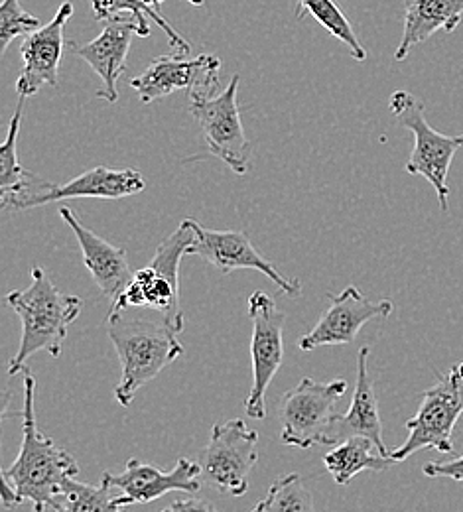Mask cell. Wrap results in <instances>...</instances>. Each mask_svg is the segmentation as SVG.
Masks as SVG:
<instances>
[{
	"label": "cell",
	"mask_w": 463,
	"mask_h": 512,
	"mask_svg": "<svg viewBox=\"0 0 463 512\" xmlns=\"http://www.w3.org/2000/svg\"><path fill=\"white\" fill-rule=\"evenodd\" d=\"M367 359H369V347H361L357 355V383L353 390V400H351L349 412L335 418L331 442L339 444L351 436H365L377 446L381 455L391 457V451L383 442V422L379 414L375 386L369 377Z\"/></svg>",
	"instance_id": "d6986e66"
},
{
	"label": "cell",
	"mask_w": 463,
	"mask_h": 512,
	"mask_svg": "<svg viewBox=\"0 0 463 512\" xmlns=\"http://www.w3.org/2000/svg\"><path fill=\"white\" fill-rule=\"evenodd\" d=\"M196 225L198 239L190 249V255L201 256L205 262L215 266L221 274H229L233 270L249 268L263 272L268 280H272L284 294L300 296L302 284L296 278H286L268 258L261 255L251 243L245 231H213L203 225Z\"/></svg>",
	"instance_id": "7c38bea8"
},
{
	"label": "cell",
	"mask_w": 463,
	"mask_h": 512,
	"mask_svg": "<svg viewBox=\"0 0 463 512\" xmlns=\"http://www.w3.org/2000/svg\"><path fill=\"white\" fill-rule=\"evenodd\" d=\"M160 512H217V509L205 501V499H180V501H174L170 503L168 509Z\"/></svg>",
	"instance_id": "f1b7e54d"
},
{
	"label": "cell",
	"mask_w": 463,
	"mask_h": 512,
	"mask_svg": "<svg viewBox=\"0 0 463 512\" xmlns=\"http://www.w3.org/2000/svg\"><path fill=\"white\" fill-rule=\"evenodd\" d=\"M328 298V312L310 333L298 341L302 351H314L316 347L328 345H349L355 341L367 321L389 318L395 308L391 300H369L355 286H347L341 294H328Z\"/></svg>",
	"instance_id": "5bb4252c"
},
{
	"label": "cell",
	"mask_w": 463,
	"mask_h": 512,
	"mask_svg": "<svg viewBox=\"0 0 463 512\" xmlns=\"http://www.w3.org/2000/svg\"><path fill=\"white\" fill-rule=\"evenodd\" d=\"M221 62L215 56L203 54L194 60L186 56H160L131 79V87L138 93L142 103L164 99L176 91L192 93H215L217 73Z\"/></svg>",
	"instance_id": "4fadbf2b"
},
{
	"label": "cell",
	"mask_w": 463,
	"mask_h": 512,
	"mask_svg": "<svg viewBox=\"0 0 463 512\" xmlns=\"http://www.w3.org/2000/svg\"><path fill=\"white\" fill-rule=\"evenodd\" d=\"M101 483L121 489V495L115 497V503L125 509L131 505L152 503L172 491L198 493L201 489V465L199 461L182 457L178 459L176 467L164 471L131 457L123 473L115 475L111 471H105L101 475Z\"/></svg>",
	"instance_id": "8fae6325"
},
{
	"label": "cell",
	"mask_w": 463,
	"mask_h": 512,
	"mask_svg": "<svg viewBox=\"0 0 463 512\" xmlns=\"http://www.w3.org/2000/svg\"><path fill=\"white\" fill-rule=\"evenodd\" d=\"M111 487L101 483L99 487L69 479L64 487V497L58 512H125L109 495Z\"/></svg>",
	"instance_id": "484cf974"
},
{
	"label": "cell",
	"mask_w": 463,
	"mask_h": 512,
	"mask_svg": "<svg viewBox=\"0 0 463 512\" xmlns=\"http://www.w3.org/2000/svg\"><path fill=\"white\" fill-rule=\"evenodd\" d=\"M306 14H310L333 38L341 40L355 62L363 64L367 60V50L359 42L343 10L333 0H296V18L302 20Z\"/></svg>",
	"instance_id": "cb8c5ba5"
},
{
	"label": "cell",
	"mask_w": 463,
	"mask_h": 512,
	"mask_svg": "<svg viewBox=\"0 0 463 512\" xmlns=\"http://www.w3.org/2000/svg\"><path fill=\"white\" fill-rule=\"evenodd\" d=\"M107 335L121 359V383L115 398L123 408L133 404L136 392L156 379L168 365L184 355L178 331L160 318H131L109 314Z\"/></svg>",
	"instance_id": "3957f363"
},
{
	"label": "cell",
	"mask_w": 463,
	"mask_h": 512,
	"mask_svg": "<svg viewBox=\"0 0 463 512\" xmlns=\"http://www.w3.org/2000/svg\"><path fill=\"white\" fill-rule=\"evenodd\" d=\"M60 217L75 233V239L83 253V262L95 286L111 304H115L123 294V290L127 288L129 280L133 278L127 251L107 243L105 239L89 231L85 225H81L69 207L60 209Z\"/></svg>",
	"instance_id": "e0dca14e"
},
{
	"label": "cell",
	"mask_w": 463,
	"mask_h": 512,
	"mask_svg": "<svg viewBox=\"0 0 463 512\" xmlns=\"http://www.w3.org/2000/svg\"><path fill=\"white\" fill-rule=\"evenodd\" d=\"M24 410H22V446L14 463L2 471V505L14 509L20 503H32L34 512L60 511L64 487L79 473L75 457L42 434L36 424V379L24 369Z\"/></svg>",
	"instance_id": "6da1fadb"
},
{
	"label": "cell",
	"mask_w": 463,
	"mask_h": 512,
	"mask_svg": "<svg viewBox=\"0 0 463 512\" xmlns=\"http://www.w3.org/2000/svg\"><path fill=\"white\" fill-rule=\"evenodd\" d=\"M91 8L95 14V20L105 22L117 14H131L142 30V38L150 36V26H148V18H152L168 36L170 46L174 48V54L178 56H188L192 52V46L188 40H184L170 24L166 18H162L160 10L152 8L146 0H91Z\"/></svg>",
	"instance_id": "603a6c76"
},
{
	"label": "cell",
	"mask_w": 463,
	"mask_h": 512,
	"mask_svg": "<svg viewBox=\"0 0 463 512\" xmlns=\"http://www.w3.org/2000/svg\"><path fill=\"white\" fill-rule=\"evenodd\" d=\"M422 471L426 477H448V479L463 483V455L452 459V461L426 463Z\"/></svg>",
	"instance_id": "83f0119b"
},
{
	"label": "cell",
	"mask_w": 463,
	"mask_h": 512,
	"mask_svg": "<svg viewBox=\"0 0 463 512\" xmlns=\"http://www.w3.org/2000/svg\"><path fill=\"white\" fill-rule=\"evenodd\" d=\"M44 24L38 16L26 12L20 0H2L0 4V54L6 52L12 40L38 32Z\"/></svg>",
	"instance_id": "4316f807"
},
{
	"label": "cell",
	"mask_w": 463,
	"mask_h": 512,
	"mask_svg": "<svg viewBox=\"0 0 463 512\" xmlns=\"http://www.w3.org/2000/svg\"><path fill=\"white\" fill-rule=\"evenodd\" d=\"M26 97L18 95L16 111L12 115L6 140L0 148V207L10 211H24L32 207H40V199L44 193L54 188L52 182L42 180L30 172H26L18 162L16 142L22 125Z\"/></svg>",
	"instance_id": "ac0fdd59"
},
{
	"label": "cell",
	"mask_w": 463,
	"mask_h": 512,
	"mask_svg": "<svg viewBox=\"0 0 463 512\" xmlns=\"http://www.w3.org/2000/svg\"><path fill=\"white\" fill-rule=\"evenodd\" d=\"M345 392L347 383L343 379L320 383L304 377L278 404L280 442L300 449L331 446L335 406Z\"/></svg>",
	"instance_id": "5b68a950"
},
{
	"label": "cell",
	"mask_w": 463,
	"mask_h": 512,
	"mask_svg": "<svg viewBox=\"0 0 463 512\" xmlns=\"http://www.w3.org/2000/svg\"><path fill=\"white\" fill-rule=\"evenodd\" d=\"M249 316L253 321V386L245 400V410L251 418L263 420L266 418V390L278 369L282 367L286 316L276 306L274 298H270L261 290L249 296Z\"/></svg>",
	"instance_id": "30bf717a"
},
{
	"label": "cell",
	"mask_w": 463,
	"mask_h": 512,
	"mask_svg": "<svg viewBox=\"0 0 463 512\" xmlns=\"http://www.w3.org/2000/svg\"><path fill=\"white\" fill-rule=\"evenodd\" d=\"M146 190V180L138 170H109L97 166L69 180L64 186H56L42 195L40 205L58 203L66 199H123Z\"/></svg>",
	"instance_id": "ffe728a7"
},
{
	"label": "cell",
	"mask_w": 463,
	"mask_h": 512,
	"mask_svg": "<svg viewBox=\"0 0 463 512\" xmlns=\"http://www.w3.org/2000/svg\"><path fill=\"white\" fill-rule=\"evenodd\" d=\"M253 512H316L314 497L298 473L276 479Z\"/></svg>",
	"instance_id": "d4e9b609"
},
{
	"label": "cell",
	"mask_w": 463,
	"mask_h": 512,
	"mask_svg": "<svg viewBox=\"0 0 463 512\" xmlns=\"http://www.w3.org/2000/svg\"><path fill=\"white\" fill-rule=\"evenodd\" d=\"M152 8H156V10H160V6L166 2V0H146ZM186 2H190V4H194V6H201L203 4V0H186Z\"/></svg>",
	"instance_id": "f546056e"
},
{
	"label": "cell",
	"mask_w": 463,
	"mask_h": 512,
	"mask_svg": "<svg viewBox=\"0 0 463 512\" xmlns=\"http://www.w3.org/2000/svg\"><path fill=\"white\" fill-rule=\"evenodd\" d=\"M326 469L337 485H347L363 471H387L395 465L391 457L379 453L377 446L365 436H351L339 442L324 457Z\"/></svg>",
	"instance_id": "7402d4cb"
},
{
	"label": "cell",
	"mask_w": 463,
	"mask_h": 512,
	"mask_svg": "<svg viewBox=\"0 0 463 512\" xmlns=\"http://www.w3.org/2000/svg\"><path fill=\"white\" fill-rule=\"evenodd\" d=\"M389 107L400 127L414 134V150L406 162V172L426 178L438 193L442 211H448V174L456 152L463 148V134L448 136L430 127L424 117V105L408 91H395Z\"/></svg>",
	"instance_id": "8992f818"
},
{
	"label": "cell",
	"mask_w": 463,
	"mask_h": 512,
	"mask_svg": "<svg viewBox=\"0 0 463 512\" xmlns=\"http://www.w3.org/2000/svg\"><path fill=\"white\" fill-rule=\"evenodd\" d=\"M71 16L73 4L66 0L48 24L22 40L20 56L24 67L16 81L18 95L32 97L46 85L58 87L60 62L64 56V32Z\"/></svg>",
	"instance_id": "2e32d148"
},
{
	"label": "cell",
	"mask_w": 463,
	"mask_h": 512,
	"mask_svg": "<svg viewBox=\"0 0 463 512\" xmlns=\"http://www.w3.org/2000/svg\"><path fill=\"white\" fill-rule=\"evenodd\" d=\"M462 414L463 361L422 394L416 416L406 422L408 438L400 448L391 451V459L398 463L424 448L454 453L452 434Z\"/></svg>",
	"instance_id": "52a82bcc"
},
{
	"label": "cell",
	"mask_w": 463,
	"mask_h": 512,
	"mask_svg": "<svg viewBox=\"0 0 463 512\" xmlns=\"http://www.w3.org/2000/svg\"><path fill=\"white\" fill-rule=\"evenodd\" d=\"M463 20V0H406L402 40L395 60L402 62L412 48L436 32H454Z\"/></svg>",
	"instance_id": "44dd1931"
},
{
	"label": "cell",
	"mask_w": 463,
	"mask_h": 512,
	"mask_svg": "<svg viewBox=\"0 0 463 512\" xmlns=\"http://www.w3.org/2000/svg\"><path fill=\"white\" fill-rule=\"evenodd\" d=\"M6 304L22 321L20 347L8 365L10 377L22 373L26 361L38 351H46L58 359L64 349L67 327L83 310V300L64 294L42 266L30 270V286L10 292Z\"/></svg>",
	"instance_id": "7a4b0ae2"
},
{
	"label": "cell",
	"mask_w": 463,
	"mask_h": 512,
	"mask_svg": "<svg viewBox=\"0 0 463 512\" xmlns=\"http://www.w3.org/2000/svg\"><path fill=\"white\" fill-rule=\"evenodd\" d=\"M134 36H142L138 20L129 14H117L105 20L103 32L93 42L81 46L73 42L69 44L71 54L85 60L99 75L101 89L95 95L97 99H103L107 103H115L119 99L117 83L125 73Z\"/></svg>",
	"instance_id": "9a60e30c"
},
{
	"label": "cell",
	"mask_w": 463,
	"mask_h": 512,
	"mask_svg": "<svg viewBox=\"0 0 463 512\" xmlns=\"http://www.w3.org/2000/svg\"><path fill=\"white\" fill-rule=\"evenodd\" d=\"M239 79V75H233L229 85L219 93H192L190 109L203 132L205 152L225 162L235 174L245 176L253 146L241 123L237 103Z\"/></svg>",
	"instance_id": "ba28073f"
},
{
	"label": "cell",
	"mask_w": 463,
	"mask_h": 512,
	"mask_svg": "<svg viewBox=\"0 0 463 512\" xmlns=\"http://www.w3.org/2000/svg\"><path fill=\"white\" fill-rule=\"evenodd\" d=\"M196 219H184L178 229L166 237L158 247L152 260L133 272L127 288L109 314H121L129 308H146L158 312L178 333L184 331V312L180 304V264L190 255L198 233Z\"/></svg>",
	"instance_id": "277c9868"
},
{
	"label": "cell",
	"mask_w": 463,
	"mask_h": 512,
	"mask_svg": "<svg viewBox=\"0 0 463 512\" xmlns=\"http://www.w3.org/2000/svg\"><path fill=\"white\" fill-rule=\"evenodd\" d=\"M259 434L243 420H227L211 428L201 451V479L219 493L243 497L249 491V477L259 461Z\"/></svg>",
	"instance_id": "9c48e42d"
}]
</instances>
